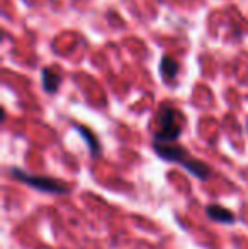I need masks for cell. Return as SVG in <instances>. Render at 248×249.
I'll use <instances>...</instances> for the list:
<instances>
[{
  "label": "cell",
  "mask_w": 248,
  "mask_h": 249,
  "mask_svg": "<svg viewBox=\"0 0 248 249\" xmlns=\"http://www.w3.org/2000/svg\"><path fill=\"white\" fill-rule=\"evenodd\" d=\"M182 134L180 114L170 105H163L158 114V129L153 134V142L160 144H175Z\"/></svg>",
  "instance_id": "cell-3"
},
{
  "label": "cell",
  "mask_w": 248,
  "mask_h": 249,
  "mask_svg": "<svg viewBox=\"0 0 248 249\" xmlns=\"http://www.w3.org/2000/svg\"><path fill=\"white\" fill-rule=\"evenodd\" d=\"M9 175L16 181L22 185H27L29 188L38 192H43V194H51V195H66L72 188L68 183L58 180V178L44 177V175H33L24 171L22 168H10Z\"/></svg>",
  "instance_id": "cell-2"
},
{
  "label": "cell",
  "mask_w": 248,
  "mask_h": 249,
  "mask_svg": "<svg viewBox=\"0 0 248 249\" xmlns=\"http://www.w3.org/2000/svg\"><path fill=\"white\" fill-rule=\"evenodd\" d=\"M41 80H43V89L46 93L58 92L60 83H61V78L58 73H55L53 70H50V68H44L43 71H41Z\"/></svg>",
  "instance_id": "cell-6"
},
{
  "label": "cell",
  "mask_w": 248,
  "mask_h": 249,
  "mask_svg": "<svg viewBox=\"0 0 248 249\" xmlns=\"http://www.w3.org/2000/svg\"><path fill=\"white\" fill-rule=\"evenodd\" d=\"M160 73H162V78L165 82H172L179 73V63L170 56H163L162 61H160Z\"/></svg>",
  "instance_id": "cell-7"
},
{
  "label": "cell",
  "mask_w": 248,
  "mask_h": 249,
  "mask_svg": "<svg viewBox=\"0 0 248 249\" xmlns=\"http://www.w3.org/2000/svg\"><path fill=\"white\" fill-rule=\"evenodd\" d=\"M206 215L209 217L211 220L218 224H225V226H231V224L236 222V215L235 212H231L226 207L219 205V203H209L206 207Z\"/></svg>",
  "instance_id": "cell-4"
},
{
  "label": "cell",
  "mask_w": 248,
  "mask_h": 249,
  "mask_svg": "<svg viewBox=\"0 0 248 249\" xmlns=\"http://www.w3.org/2000/svg\"><path fill=\"white\" fill-rule=\"evenodd\" d=\"M247 129H248V124H247Z\"/></svg>",
  "instance_id": "cell-8"
},
{
  "label": "cell",
  "mask_w": 248,
  "mask_h": 249,
  "mask_svg": "<svg viewBox=\"0 0 248 249\" xmlns=\"http://www.w3.org/2000/svg\"><path fill=\"white\" fill-rule=\"evenodd\" d=\"M153 151L156 153V156L163 161L169 163H175L179 166H182L184 170L189 171L192 177H195L201 181H208L212 175V170L208 163L197 160V158L191 156V153L180 144H160V142H153Z\"/></svg>",
  "instance_id": "cell-1"
},
{
  "label": "cell",
  "mask_w": 248,
  "mask_h": 249,
  "mask_svg": "<svg viewBox=\"0 0 248 249\" xmlns=\"http://www.w3.org/2000/svg\"><path fill=\"white\" fill-rule=\"evenodd\" d=\"M75 129L83 138L85 144L89 146L90 156H92L94 160H95V158H100V154H102V146H100V142H99V138H97L89 127H85V125H75Z\"/></svg>",
  "instance_id": "cell-5"
}]
</instances>
